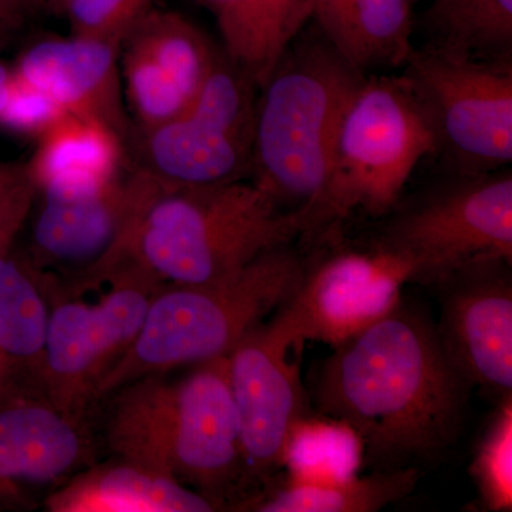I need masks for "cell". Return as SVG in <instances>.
<instances>
[{
    "label": "cell",
    "instance_id": "1f68e13d",
    "mask_svg": "<svg viewBox=\"0 0 512 512\" xmlns=\"http://www.w3.org/2000/svg\"><path fill=\"white\" fill-rule=\"evenodd\" d=\"M10 82H12V69L0 62V114L5 107L6 99H8Z\"/></svg>",
    "mask_w": 512,
    "mask_h": 512
},
{
    "label": "cell",
    "instance_id": "f1b7e54d",
    "mask_svg": "<svg viewBox=\"0 0 512 512\" xmlns=\"http://www.w3.org/2000/svg\"><path fill=\"white\" fill-rule=\"evenodd\" d=\"M66 111L32 84L23 82L12 70L8 99L0 114V127L39 138L62 119Z\"/></svg>",
    "mask_w": 512,
    "mask_h": 512
},
{
    "label": "cell",
    "instance_id": "cb8c5ba5",
    "mask_svg": "<svg viewBox=\"0 0 512 512\" xmlns=\"http://www.w3.org/2000/svg\"><path fill=\"white\" fill-rule=\"evenodd\" d=\"M362 456V444L348 426L305 417L289 437L284 466L295 480H342L356 476Z\"/></svg>",
    "mask_w": 512,
    "mask_h": 512
},
{
    "label": "cell",
    "instance_id": "30bf717a",
    "mask_svg": "<svg viewBox=\"0 0 512 512\" xmlns=\"http://www.w3.org/2000/svg\"><path fill=\"white\" fill-rule=\"evenodd\" d=\"M109 279L113 288L99 302H64L50 311L40 370L53 406L69 416L136 339L158 286L133 266Z\"/></svg>",
    "mask_w": 512,
    "mask_h": 512
},
{
    "label": "cell",
    "instance_id": "3957f363",
    "mask_svg": "<svg viewBox=\"0 0 512 512\" xmlns=\"http://www.w3.org/2000/svg\"><path fill=\"white\" fill-rule=\"evenodd\" d=\"M106 427L120 460L187 485L220 505L247 473L227 356L177 382L147 375L117 389Z\"/></svg>",
    "mask_w": 512,
    "mask_h": 512
},
{
    "label": "cell",
    "instance_id": "e0dca14e",
    "mask_svg": "<svg viewBox=\"0 0 512 512\" xmlns=\"http://www.w3.org/2000/svg\"><path fill=\"white\" fill-rule=\"evenodd\" d=\"M84 454L72 416L53 404L0 397V503L20 500L23 485L66 476Z\"/></svg>",
    "mask_w": 512,
    "mask_h": 512
},
{
    "label": "cell",
    "instance_id": "d6a6232c",
    "mask_svg": "<svg viewBox=\"0 0 512 512\" xmlns=\"http://www.w3.org/2000/svg\"><path fill=\"white\" fill-rule=\"evenodd\" d=\"M20 2H22L26 8H29V6L36 5V3L46 2V0H20Z\"/></svg>",
    "mask_w": 512,
    "mask_h": 512
},
{
    "label": "cell",
    "instance_id": "83f0119b",
    "mask_svg": "<svg viewBox=\"0 0 512 512\" xmlns=\"http://www.w3.org/2000/svg\"><path fill=\"white\" fill-rule=\"evenodd\" d=\"M217 20L222 49L256 82L258 72V9L256 0H198ZM258 84V83H256Z\"/></svg>",
    "mask_w": 512,
    "mask_h": 512
},
{
    "label": "cell",
    "instance_id": "5bb4252c",
    "mask_svg": "<svg viewBox=\"0 0 512 512\" xmlns=\"http://www.w3.org/2000/svg\"><path fill=\"white\" fill-rule=\"evenodd\" d=\"M504 261L457 272L441 285V348L464 382L511 394L512 288Z\"/></svg>",
    "mask_w": 512,
    "mask_h": 512
},
{
    "label": "cell",
    "instance_id": "277c9868",
    "mask_svg": "<svg viewBox=\"0 0 512 512\" xmlns=\"http://www.w3.org/2000/svg\"><path fill=\"white\" fill-rule=\"evenodd\" d=\"M303 276L301 259L285 245L217 281L168 285L154 293L136 339L104 373L93 396L173 367L228 356L292 298Z\"/></svg>",
    "mask_w": 512,
    "mask_h": 512
},
{
    "label": "cell",
    "instance_id": "7a4b0ae2",
    "mask_svg": "<svg viewBox=\"0 0 512 512\" xmlns=\"http://www.w3.org/2000/svg\"><path fill=\"white\" fill-rule=\"evenodd\" d=\"M137 197L116 269L133 266L157 285H197L244 268L306 231L302 208L255 181L175 185L133 167Z\"/></svg>",
    "mask_w": 512,
    "mask_h": 512
},
{
    "label": "cell",
    "instance_id": "4dcf8cb0",
    "mask_svg": "<svg viewBox=\"0 0 512 512\" xmlns=\"http://www.w3.org/2000/svg\"><path fill=\"white\" fill-rule=\"evenodd\" d=\"M26 9L20 0H0V35L18 28Z\"/></svg>",
    "mask_w": 512,
    "mask_h": 512
},
{
    "label": "cell",
    "instance_id": "2e32d148",
    "mask_svg": "<svg viewBox=\"0 0 512 512\" xmlns=\"http://www.w3.org/2000/svg\"><path fill=\"white\" fill-rule=\"evenodd\" d=\"M119 55V46L101 40L49 37L23 50L12 70L66 113L103 121L127 141L131 121Z\"/></svg>",
    "mask_w": 512,
    "mask_h": 512
},
{
    "label": "cell",
    "instance_id": "8fae6325",
    "mask_svg": "<svg viewBox=\"0 0 512 512\" xmlns=\"http://www.w3.org/2000/svg\"><path fill=\"white\" fill-rule=\"evenodd\" d=\"M407 282L410 266L386 249L343 252L305 274L275 318L299 349L306 342L335 349L392 313Z\"/></svg>",
    "mask_w": 512,
    "mask_h": 512
},
{
    "label": "cell",
    "instance_id": "52a82bcc",
    "mask_svg": "<svg viewBox=\"0 0 512 512\" xmlns=\"http://www.w3.org/2000/svg\"><path fill=\"white\" fill-rule=\"evenodd\" d=\"M251 74L218 49L187 109L157 126L130 128L131 167L175 185L245 180L252 174L256 99Z\"/></svg>",
    "mask_w": 512,
    "mask_h": 512
},
{
    "label": "cell",
    "instance_id": "9a60e30c",
    "mask_svg": "<svg viewBox=\"0 0 512 512\" xmlns=\"http://www.w3.org/2000/svg\"><path fill=\"white\" fill-rule=\"evenodd\" d=\"M40 198L30 237L33 259L43 265L76 269L94 281L106 278L136 205L131 167L99 191Z\"/></svg>",
    "mask_w": 512,
    "mask_h": 512
},
{
    "label": "cell",
    "instance_id": "ffe728a7",
    "mask_svg": "<svg viewBox=\"0 0 512 512\" xmlns=\"http://www.w3.org/2000/svg\"><path fill=\"white\" fill-rule=\"evenodd\" d=\"M57 512H210L220 507L187 485L128 461L100 467L47 501Z\"/></svg>",
    "mask_w": 512,
    "mask_h": 512
},
{
    "label": "cell",
    "instance_id": "f546056e",
    "mask_svg": "<svg viewBox=\"0 0 512 512\" xmlns=\"http://www.w3.org/2000/svg\"><path fill=\"white\" fill-rule=\"evenodd\" d=\"M36 197L26 164L0 161V244L15 242Z\"/></svg>",
    "mask_w": 512,
    "mask_h": 512
},
{
    "label": "cell",
    "instance_id": "d4e9b609",
    "mask_svg": "<svg viewBox=\"0 0 512 512\" xmlns=\"http://www.w3.org/2000/svg\"><path fill=\"white\" fill-rule=\"evenodd\" d=\"M473 477L487 510H512L511 394L503 397V404L478 448L473 463Z\"/></svg>",
    "mask_w": 512,
    "mask_h": 512
},
{
    "label": "cell",
    "instance_id": "ba28073f",
    "mask_svg": "<svg viewBox=\"0 0 512 512\" xmlns=\"http://www.w3.org/2000/svg\"><path fill=\"white\" fill-rule=\"evenodd\" d=\"M376 247L402 258L423 284L485 262L511 264V171L461 174L397 215Z\"/></svg>",
    "mask_w": 512,
    "mask_h": 512
},
{
    "label": "cell",
    "instance_id": "d6986e66",
    "mask_svg": "<svg viewBox=\"0 0 512 512\" xmlns=\"http://www.w3.org/2000/svg\"><path fill=\"white\" fill-rule=\"evenodd\" d=\"M311 19L349 66L404 67L414 46L412 0H313Z\"/></svg>",
    "mask_w": 512,
    "mask_h": 512
},
{
    "label": "cell",
    "instance_id": "4316f807",
    "mask_svg": "<svg viewBox=\"0 0 512 512\" xmlns=\"http://www.w3.org/2000/svg\"><path fill=\"white\" fill-rule=\"evenodd\" d=\"M313 0H256L258 9V72L261 86L289 43L311 20Z\"/></svg>",
    "mask_w": 512,
    "mask_h": 512
},
{
    "label": "cell",
    "instance_id": "484cf974",
    "mask_svg": "<svg viewBox=\"0 0 512 512\" xmlns=\"http://www.w3.org/2000/svg\"><path fill=\"white\" fill-rule=\"evenodd\" d=\"M73 36L119 46L127 33L153 9L154 0H53Z\"/></svg>",
    "mask_w": 512,
    "mask_h": 512
},
{
    "label": "cell",
    "instance_id": "7402d4cb",
    "mask_svg": "<svg viewBox=\"0 0 512 512\" xmlns=\"http://www.w3.org/2000/svg\"><path fill=\"white\" fill-rule=\"evenodd\" d=\"M429 49L470 59L508 60L512 0H433L421 15Z\"/></svg>",
    "mask_w": 512,
    "mask_h": 512
},
{
    "label": "cell",
    "instance_id": "7c38bea8",
    "mask_svg": "<svg viewBox=\"0 0 512 512\" xmlns=\"http://www.w3.org/2000/svg\"><path fill=\"white\" fill-rule=\"evenodd\" d=\"M301 349L274 318L249 332L228 353V379L237 407L247 473L264 476L284 466L296 424L306 417L299 376Z\"/></svg>",
    "mask_w": 512,
    "mask_h": 512
},
{
    "label": "cell",
    "instance_id": "8992f818",
    "mask_svg": "<svg viewBox=\"0 0 512 512\" xmlns=\"http://www.w3.org/2000/svg\"><path fill=\"white\" fill-rule=\"evenodd\" d=\"M439 150L433 121L402 76L365 77L336 138L325 188L306 215V231L353 210H392L424 157Z\"/></svg>",
    "mask_w": 512,
    "mask_h": 512
},
{
    "label": "cell",
    "instance_id": "603a6c76",
    "mask_svg": "<svg viewBox=\"0 0 512 512\" xmlns=\"http://www.w3.org/2000/svg\"><path fill=\"white\" fill-rule=\"evenodd\" d=\"M0 244V373L5 367L42 365L49 309L30 269Z\"/></svg>",
    "mask_w": 512,
    "mask_h": 512
},
{
    "label": "cell",
    "instance_id": "5b68a950",
    "mask_svg": "<svg viewBox=\"0 0 512 512\" xmlns=\"http://www.w3.org/2000/svg\"><path fill=\"white\" fill-rule=\"evenodd\" d=\"M365 74L323 37L289 43L256 99L252 174L279 201L308 215L328 180L349 104Z\"/></svg>",
    "mask_w": 512,
    "mask_h": 512
},
{
    "label": "cell",
    "instance_id": "6da1fadb",
    "mask_svg": "<svg viewBox=\"0 0 512 512\" xmlns=\"http://www.w3.org/2000/svg\"><path fill=\"white\" fill-rule=\"evenodd\" d=\"M467 389L437 330L400 303L335 348L320 369L316 403L356 434L367 458L396 470L454 443Z\"/></svg>",
    "mask_w": 512,
    "mask_h": 512
},
{
    "label": "cell",
    "instance_id": "9c48e42d",
    "mask_svg": "<svg viewBox=\"0 0 512 512\" xmlns=\"http://www.w3.org/2000/svg\"><path fill=\"white\" fill-rule=\"evenodd\" d=\"M407 77L429 111L439 148L461 174L503 170L512 161V66L414 49Z\"/></svg>",
    "mask_w": 512,
    "mask_h": 512
},
{
    "label": "cell",
    "instance_id": "ac0fdd59",
    "mask_svg": "<svg viewBox=\"0 0 512 512\" xmlns=\"http://www.w3.org/2000/svg\"><path fill=\"white\" fill-rule=\"evenodd\" d=\"M36 141L26 168L39 195L99 191L130 167L126 138L90 117L66 113Z\"/></svg>",
    "mask_w": 512,
    "mask_h": 512
},
{
    "label": "cell",
    "instance_id": "4fadbf2b",
    "mask_svg": "<svg viewBox=\"0 0 512 512\" xmlns=\"http://www.w3.org/2000/svg\"><path fill=\"white\" fill-rule=\"evenodd\" d=\"M218 47L190 19L151 9L120 45V76L131 128L180 116L210 73Z\"/></svg>",
    "mask_w": 512,
    "mask_h": 512
},
{
    "label": "cell",
    "instance_id": "44dd1931",
    "mask_svg": "<svg viewBox=\"0 0 512 512\" xmlns=\"http://www.w3.org/2000/svg\"><path fill=\"white\" fill-rule=\"evenodd\" d=\"M419 477L420 471L410 466L342 480L288 478L252 505L261 512H375L412 493Z\"/></svg>",
    "mask_w": 512,
    "mask_h": 512
}]
</instances>
